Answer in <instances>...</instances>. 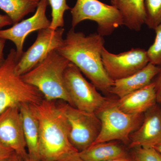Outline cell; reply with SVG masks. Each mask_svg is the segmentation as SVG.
Returning a JSON list of instances; mask_svg holds the SVG:
<instances>
[{"label": "cell", "mask_w": 161, "mask_h": 161, "mask_svg": "<svg viewBox=\"0 0 161 161\" xmlns=\"http://www.w3.org/2000/svg\"><path fill=\"white\" fill-rule=\"evenodd\" d=\"M104 44L103 37L98 33L86 36L71 28L57 51L76 65L97 89L109 94L114 80L108 75L103 63L102 52Z\"/></svg>", "instance_id": "1"}, {"label": "cell", "mask_w": 161, "mask_h": 161, "mask_svg": "<svg viewBox=\"0 0 161 161\" xmlns=\"http://www.w3.org/2000/svg\"><path fill=\"white\" fill-rule=\"evenodd\" d=\"M40 122L39 153L41 161H58L78 152L69 138L65 104L43 99L36 104Z\"/></svg>", "instance_id": "2"}, {"label": "cell", "mask_w": 161, "mask_h": 161, "mask_svg": "<svg viewBox=\"0 0 161 161\" xmlns=\"http://www.w3.org/2000/svg\"><path fill=\"white\" fill-rule=\"evenodd\" d=\"M70 62L57 50L53 51L36 66L21 76L26 83L36 87L47 100H63L72 106L64 80Z\"/></svg>", "instance_id": "3"}, {"label": "cell", "mask_w": 161, "mask_h": 161, "mask_svg": "<svg viewBox=\"0 0 161 161\" xmlns=\"http://www.w3.org/2000/svg\"><path fill=\"white\" fill-rule=\"evenodd\" d=\"M19 60L16 50L12 48L0 66V114L10 107L37 104L44 98L37 88L26 83L17 74L15 67Z\"/></svg>", "instance_id": "4"}, {"label": "cell", "mask_w": 161, "mask_h": 161, "mask_svg": "<svg viewBox=\"0 0 161 161\" xmlns=\"http://www.w3.org/2000/svg\"><path fill=\"white\" fill-rule=\"evenodd\" d=\"M96 114L101 122V129L92 145L114 141L128 143L132 132L138 127L142 116L124 112L119 108L115 100L111 99Z\"/></svg>", "instance_id": "5"}, {"label": "cell", "mask_w": 161, "mask_h": 161, "mask_svg": "<svg viewBox=\"0 0 161 161\" xmlns=\"http://www.w3.org/2000/svg\"><path fill=\"white\" fill-rule=\"evenodd\" d=\"M72 28L86 20L97 23V33L102 36L112 34L124 25L123 19L118 9L98 0H77L70 9Z\"/></svg>", "instance_id": "6"}, {"label": "cell", "mask_w": 161, "mask_h": 161, "mask_svg": "<svg viewBox=\"0 0 161 161\" xmlns=\"http://www.w3.org/2000/svg\"><path fill=\"white\" fill-rule=\"evenodd\" d=\"M64 80L72 106L78 109L96 113L110 100L101 95L95 86L88 81L79 69L71 62L64 72Z\"/></svg>", "instance_id": "7"}, {"label": "cell", "mask_w": 161, "mask_h": 161, "mask_svg": "<svg viewBox=\"0 0 161 161\" xmlns=\"http://www.w3.org/2000/svg\"><path fill=\"white\" fill-rule=\"evenodd\" d=\"M65 115L69 125V138L78 152L86 150L95 142L101 129V122L96 113L78 109L65 104Z\"/></svg>", "instance_id": "8"}, {"label": "cell", "mask_w": 161, "mask_h": 161, "mask_svg": "<svg viewBox=\"0 0 161 161\" xmlns=\"http://www.w3.org/2000/svg\"><path fill=\"white\" fill-rule=\"evenodd\" d=\"M64 31L63 27L55 30L48 28L38 31L34 43L18 60L15 67L17 74L21 76L24 75L42 62L51 52L60 48L64 40Z\"/></svg>", "instance_id": "9"}, {"label": "cell", "mask_w": 161, "mask_h": 161, "mask_svg": "<svg viewBox=\"0 0 161 161\" xmlns=\"http://www.w3.org/2000/svg\"><path fill=\"white\" fill-rule=\"evenodd\" d=\"M102 58L105 69L113 80L129 77L150 63L147 51L140 48H132L115 54L104 47L102 52Z\"/></svg>", "instance_id": "10"}, {"label": "cell", "mask_w": 161, "mask_h": 161, "mask_svg": "<svg viewBox=\"0 0 161 161\" xmlns=\"http://www.w3.org/2000/svg\"><path fill=\"white\" fill-rule=\"evenodd\" d=\"M0 143L12 149L23 160L28 158L19 107H10L0 114Z\"/></svg>", "instance_id": "11"}, {"label": "cell", "mask_w": 161, "mask_h": 161, "mask_svg": "<svg viewBox=\"0 0 161 161\" xmlns=\"http://www.w3.org/2000/svg\"><path fill=\"white\" fill-rule=\"evenodd\" d=\"M48 5L47 0H40L36 12L31 17L14 24L8 29L0 30V38L14 43L19 59L23 53V44L26 37L36 31L49 28L51 21L46 15Z\"/></svg>", "instance_id": "12"}, {"label": "cell", "mask_w": 161, "mask_h": 161, "mask_svg": "<svg viewBox=\"0 0 161 161\" xmlns=\"http://www.w3.org/2000/svg\"><path fill=\"white\" fill-rule=\"evenodd\" d=\"M130 148L153 147L161 142V109L156 104L145 112L143 121L131 134Z\"/></svg>", "instance_id": "13"}, {"label": "cell", "mask_w": 161, "mask_h": 161, "mask_svg": "<svg viewBox=\"0 0 161 161\" xmlns=\"http://www.w3.org/2000/svg\"><path fill=\"white\" fill-rule=\"evenodd\" d=\"M121 111L132 115H142L156 104L155 84L152 82L147 86L115 100Z\"/></svg>", "instance_id": "14"}, {"label": "cell", "mask_w": 161, "mask_h": 161, "mask_svg": "<svg viewBox=\"0 0 161 161\" xmlns=\"http://www.w3.org/2000/svg\"><path fill=\"white\" fill-rule=\"evenodd\" d=\"M161 66L149 63L145 67L129 77L114 80L111 94L121 98L140 90L152 82L160 71Z\"/></svg>", "instance_id": "15"}, {"label": "cell", "mask_w": 161, "mask_h": 161, "mask_svg": "<svg viewBox=\"0 0 161 161\" xmlns=\"http://www.w3.org/2000/svg\"><path fill=\"white\" fill-rule=\"evenodd\" d=\"M19 108L28 158L33 160H40L39 153L40 122L36 104L23 103L20 105Z\"/></svg>", "instance_id": "16"}, {"label": "cell", "mask_w": 161, "mask_h": 161, "mask_svg": "<svg viewBox=\"0 0 161 161\" xmlns=\"http://www.w3.org/2000/svg\"><path fill=\"white\" fill-rule=\"evenodd\" d=\"M111 5L118 9L128 28L139 31L146 23L145 0H111Z\"/></svg>", "instance_id": "17"}, {"label": "cell", "mask_w": 161, "mask_h": 161, "mask_svg": "<svg viewBox=\"0 0 161 161\" xmlns=\"http://www.w3.org/2000/svg\"><path fill=\"white\" fill-rule=\"evenodd\" d=\"M78 154L85 161H107L127 157L125 149L113 141L92 145Z\"/></svg>", "instance_id": "18"}, {"label": "cell", "mask_w": 161, "mask_h": 161, "mask_svg": "<svg viewBox=\"0 0 161 161\" xmlns=\"http://www.w3.org/2000/svg\"><path fill=\"white\" fill-rule=\"evenodd\" d=\"M40 0H0V9L5 12L13 24L36 9Z\"/></svg>", "instance_id": "19"}, {"label": "cell", "mask_w": 161, "mask_h": 161, "mask_svg": "<svg viewBox=\"0 0 161 161\" xmlns=\"http://www.w3.org/2000/svg\"><path fill=\"white\" fill-rule=\"evenodd\" d=\"M52 9V20L49 28L56 30L64 26V13L70 9L66 0H47Z\"/></svg>", "instance_id": "20"}, {"label": "cell", "mask_w": 161, "mask_h": 161, "mask_svg": "<svg viewBox=\"0 0 161 161\" xmlns=\"http://www.w3.org/2000/svg\"><path fill=\"white\" fill-rule=\"evenodd\" d=\"M147 24L150 29H155L161 23V0H145Z\"/></svg>", "instance_id": "21"}, {"label": "cell", "mask_w": 161, "mask_h": 161, "mask_svg": "<svg viewBox=\"0 0 161 161\" xmlns=\"http://www.w3.org/2000/svg\"><path fill=\"white\" fill-rule=\"evenodd\" d=\"M156 36L154 42L147 50L150 63L161 65V23L154 30Z\"/></svg>", "instance_id": "22"}, {"label": "cell", "mask_w": 161, "mask_h": 161, "mask_svg": "<svg viewBox=\"0 0 161 161\" xmlns=\"http://www.w3.org/2000/svg\"><path fill=\"white\" fill-rule=\"evenodd\" d=\"M133 161H159L158 153L153 147L135 148Z\"/></svg>", "instance_id": "23"}, {"label": "cell", "mask_w": 161, "mask_h": 161, "mask_svg": "<svg viewBox=\"0 0 161 161\" xmlns=\"http://www.w3.org/2000/svg\"><path fill=\"white\" fill-rule=\"evenodd\" d=\"M14 153V151L11 148L0 143V161H8Z\"/></svg>", "instance_id": "24"}, {"label": "cell", "mask_w": 161, "mask_h": 161, "mask_svg": "<svg viewBox=\"0 0 161 161\" xmlns=\"http://www.w3.org/2000/svg\"><path fill=\"white\" fill-rule=\"evenodd\" d=\"M154 82L156 92L157 102L161 104V69L158 75L157 79Z\"/></svg>", "instance_id": "25"}, {"label": "cell", "mask_w": 161, "mask_h": 161, "mask_svg": "<svg viewBox=\"0 0 161 161\" xmlns=\"http://www.w3.org/2000/svg\"><path fill=\"white\" fill-rule=\"evenodd\" d=\"M12 24H13L12 21L7 15L0 14V28Z\"/></svg>", "instance_id": "26"}, {"label": "cell", "mask_w": 161, "mask_h": 161, "mask_svg": "<svg viewBox=\"0 0 161 161\" xmlns=\"http://www.w3.org/2000/svg\"><path fill=\"white\" fill-rule=\"evenodd\" d=\"M58 161H85L79 156L78 152L75 153L73 154L64 158Z\"/></svg>", "instance_id": "27"}, {"label": "cell", "mask_w": 161, "mask_h": 161, "mask_svg": "<svg viewBox=\"0 0 161 161\" xmlns=\"http://www.w3.org/2000/svg\"><path fill=\"white\" fill-rule=\"evenodd\" d=\"M6 41V40L0 38V66L3 64L6 59L4 58V49Z\"/></svg>", "instance_id": "28"}, {"label": "cell", "mask_w": 161, "mask_h": 161, "mask_svg": "<svg viewBox=\"0 0 161 161\" xmlns=\"http://www.w3.org/2000/svg\"><path fill=\"white\" fill-rule=\"evenodd\" d=\"M7 161H23V159L21 157L15 153Z\"/></svg>", "instance_id": "29"}, {"label": "cell", "mask_w": 161, "mask_h": 161, "mask_svg": "<svg viewBox=\"0 0 161 161\" xmlns=\"http://www.w3.org/2000/svg\"><path fill=\"white\" fill-rule=\"evenodd\" d=\"M107 161H132V160L131 159L127 157H125L113 159Z\"/></svg>", "instance_id": "30"}, {"label": "cell", "mask_w": 161, "mask_h": 161, "mask_svg": "<svg viewBox=\"0 0 161 161\" xmlns=\"http://www.w3.org/2000/svg\"><path fill=\"white\" fill-rule=\"evenodd\" d=\"M153 148H154L156 151L161 155V142Z\"/></svg>", "instance_id": "31"}, {"label": "cell", "mask_w": 161, "mask_h": 161, "mask_svg": "<svg viewBox=\"0 0 161 161\" xmlns=\"http://www.w3.org/2000/svg\"><path fill=\"white\" fill-rule=\"evenodd\" d=\"M23 161H41L40 160H33L31 159H30L29 158H26V159L24 160H23Z\"/></svg>", "instance_id": "32"}, {"label": "cell", "mask_w": 161, "mask_h": 161, "mask_svg": "<svg viewBox=\"0 0 161 161\" xmlns=\"http://www.w3.org/2000/svg\"><path fill=\"white\" fill-rule=\"evenodd\" d=\"M158 153L159 161H161V155Z\"/></svg>", "instance_id": "33"}]
</instances>
